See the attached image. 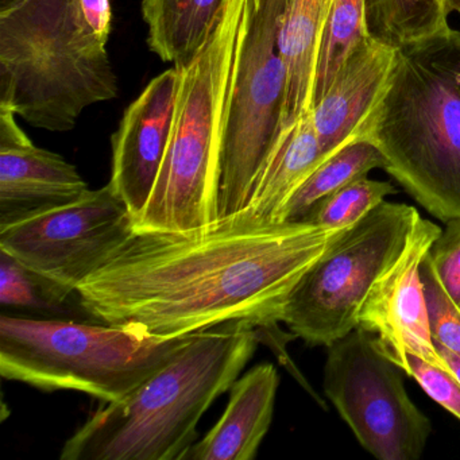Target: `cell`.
Returning <instances> with one entry per match:
<instances>
[{
    "label": "cell",
    "mask_w": 460,
    "mask_h": 460,
    "mask_svg": "<svg viewBox=\"0 0 460 460\" xmlns=\"http://www.w3.org/2000/svg\"><path fill=\"white\" fill-rule=\"evenodd\" d=\"M349 227L262 223L244 211L187 231H134L77 287L102 323L182 336L227 323L277 327L296 285Z\"/></svg>",
    "instance_id": "cell-1"
},
{
    "label": "cell",
    "mask_w": 460,
    "mask_h": 460,
    "mask_svg": "<svg viewBox=\"0 0 460 460\" xmlns=\"http://www.w3.org/2000/svg\"><path fill=\"white\" fill-rule=\"evenodd\" d=\"M111 25V0H23L0 14V106L33 128L74 130L119 93Z\"/></svg>",
    "instance_id": "cell-2"
},
{
    "label": "cell",
    "mask_w": 460,
    "mask_h": 460,
    "mask_svg": "<svg viewBox=\"0 0 460 460\" xmlns=\"http://www.w3.org/2000/svg\"><path fill=\"white\" fill-rule=\"evenodd\" d=\"M252 325L199 331L122 400L103 402L64 444L61 460H182L207 409L257 349Z\"/></svg>",
    "instance_id": "cell-3"
},
{
    "label": "cell",
    "mask_w": 460,
    "mask_h": 460,
    "mask_svg": "<svg viewBox=\"0 0 460 460\" xmlns=\"http://www.w3.org/2000/svg\"><path fill=\"white\" fill-rule=\"evenodd\" d=\"M363 137L430 215L460 219V31L448 28L395 49Z\"/></svg>",
    "instance_id": "cell-4"
},
{
    "label": "cell",
    "mask_w": 460,
    "mask_h": 460,
    "mask_svg": "<svg viewBox=\"0 0 460 460\" xmlns=\"http://www.w3.org/2000/svg\"><path fill=\"white\" fill-rule=\"evenodd\" d=\"M244 4L227 0L203 48L176 66L181 76L171 139L137 233H187L219 219L226 103Z\"/></svg>",
    "instance_id": "cell-5"
},
{
    "label": "cell",
    "mask_w": 460,
    "mask_h": 460,
    "mask_svg": "<svg viewBox=\"0 0 460 460\" xmlns=\"http://www.w3.org/2000/svg\"><path fill=\"white\" fill-rule=\"evenodd\" d=\"M192 336H157L133 325L4 314L0 374L45 392L77 390L112 402L130 394Z\"/></svg>",
    "instance_id": "cell-6"
},
{
    "label": "cell",
    "mask_w": 460,
    "mask_h": 460,
    "mask_svg": "<svg viewBox=\"0 0 460 460\" xmlns=\"http://www.w3.org/2000/svg\"><path fill=\"white\" fill-rule=\"evenodd\" d=\"M288 0H246L223 128L219 219L249 203L282 131L288 74L279 31Z\"/></svg>",
    "instance_id": "cell-7"
},
{
    "label": "cell",
    "mask_w": 460,
    "mask_h": 460,
    "mask_svg": "<svg viewBox=\"0 0 460 460\" xmlns=\"http://www.w3.org/2000/svg\"><path fill=\"white\" fill-rule=\"evenodd\" d=\"M419 212L384 201L349 228L296 285L282 323L309 346H331L358 328L374 281L401 254Z\"/></svg>",
    "instance_id": "cell-8"
},
{
    "label": "cell",
    "mask_w": 460,
    "mask_h": 460,
    "mask_svg": "<svg viewBox=\"0 0 460 460\" xmlns=\"http://www.w3.org/2000/svg\"><path fill=\"white\" fill-rule=\"evenodd\" d=\"M401 368L362 328L328 346L324 392L366 451L379 460H417L429 419L403 386Z\"/></svg>",
    "instance_id": "cell-9"
},
{
    "label": "cell",
    "mask_w": 460,
    "mask_h": 460,
    "mask_svg": "<svg viewBox=\"0 0 460 460\" xmlns=\"http://www.w3.org/2000/svg\"><path fill=\"white\" fill-rule=\"evenodd\" d=\"M133 234V217L109 182L74 203L0 223V250L76 293Z\"/></svg>",
    "instance_id": "cell-10"
},
{
    "label": "cell",
    "mask_w": 460,
    "mask_h": 460,
    "mask_svg": "<svg viewBox=\"0 0 460 460\" xmlns=\"http://www.w3.org/2000/svg\"><path fill=\"white\" fill-rule=\"evenodd\" d=\"M441 228L417 217L408 242L394 262L368 290L358 314V328L374 336L379 351L408 374V357L446 367L430 331L421 263Z\"/></svg>",
    "instance_id": "cell-11"
},
{
    "label": "cell",
    "mask_w": 460,
    "mask_h": 460,
    "mask_svg": "<svg viewBox=\"0 0 460 460\" xmlns=\"http://www.w3.org/2000/svg\"><path fill=\"white\" fill-rule=\"evenodd\" d=\"M179 66L158 75L126 109L112 136L110 184L125 201L134 225L149 203L171 139L180 88Z\"/></svg>",
    "instance_id": "cell-12"
},
{
    "label": "cell",
    "mask_w": 460,
    "mask_h": 460,
    "mask_svg": "<svg viewBox=\"0 0 460 460\" xmlns=\"http://www.w3.org/2000/svg\"><path fill=\"white\" fill-rule=\"evenodd\" d=\"M90 190L76 166L36 146L0 106V223L74 203Z\"/></svg>",
    "instance_id": "cell-13"
},
{
    "label": "cell",
    "mask_w": 460,
    "mask_h": 460,
    "mask_svg": "<svg viewBox=\"0 0 460 460\" xmlns=\"http://www.w3.org/2000/svg\"><path fill=\"white\" fill-rule=\"evenodd\" d=\"M395 49L366 37L349 53L325 95L312 107L325 157L363 137L366 123L389 84Z\"/></svg>",
    "instance_id": "cell-14"
},
{
    "label": "cell",
    "mask_w": 460,
    "mask_h": 460,
    "mask_svg": "<svg viewBox=\"0 0 460 460\" xmlns=\"http://www.w3.org/2000/svg\"><path fill=\"white\" fill-rule=\"evenodd\" d=\"M279 376L271 363L255 366L231 386L230 401L215 427L182 460H252L273 420Z\"/></svg>",
    "instance_id": "cell-15"
},
{
    "label": "cell",
    "mask_w": 460,
    "mask_h": 460,
    "mask_svg": "<svg viewBox=\"0 0 460 460\" xmlns=\"http://www.w3.org/2000/svg\"><path fill=\"white\" fill-rule=\"evenodd\" d=\"M325 158L309 110L282 128L242 211L258 222L282 223L285 207Z\"/></svg>",
    "instance_id": "cell-16"
},
{
    "label": "cell",
    "mask_w": 460,
    "mask_h": 460,
    "mask_svg": "<svg viewBox=\"0 0 460 460\" xmlns=\"http://www.w3.org/2000/svg\"><path fill=\"white\" fill-rule=\"evenodd\" d=\"M331 0H288L279 48L288 74L282 128L312 110L314 68Z\"/></svg>",
    "instance_id": "cell-17"
},
{
    "label": "cell",
    "mask_w": 460,
    "mask_h": 460,
    "mask_svg": "<svg viewBox=\"0 0 460 460\" xmlns=\"http://www.w3.org/2000/svg\"><path fill=\"white\" fill-rule=\"evenodd\" d=\"M227 0H142L147 45L165 63L184 66L217 28Z\"/></svg>",
    "instance_id": "cell-18"
},
{
    "label": "cell",
    "mask_w": 460,
    "mask_h": 460,
    "mask_svg": "<svg viewBox=\"0 0 460 460\" xmlns=\"http://www.w3.org/2000/svg\"><path fill=\"white\" fill-rule=\"evenodd\" d=\"M385 166L384 155L370 139H352L325 158L296 190L282 212V222H301L323 199Z\"/></svg>",
    "instance_id": "cell-19"
},
{
    "label": "cell",
    "mask_w": 460,
    "mask_h": 460,
    "mask_svg": "<svg viewBox=\"0 0 460 460\" xmlns=\"http://www.w3.org/2000/svg\"><path fill=\"white\" fill-rule=\"evenodd\" d=\"M447 0H365L367 36L393 49L447 31Z\"/></svg>",
    "instance_id": "cell-20"
},
{
    "label": "cell",
    "mask_w": 460,
    "mask_h": 460,
    "mask_svg": "<svg viewBox=\"0 0 460 460\" xmlns=\"http://www.w3.org/2000/svg\"><path fill=\"white\" fill-rule=\"evenodd\" d=\"M366 37L365 0H331L317 50L312 107L322 101L349 53Z\"/></svg>",
    "instance_id": "cell-21"
},
{
    "label": "cell",
    "mask_w": 460,
    "mask_h": 460,
    "mask_svg": "<svg viewBox=\"0 0 460 460\" xmlns=\"http://www.w3.org/2000/svg\"><path fill=\"white\" fill-rule=\"evenodd\" d=\"M66 288L23 265L0 250V301L2 305L37 311H63L68 300Z\"/></svg>",
    "instance_id": "cell-22"
},
{
    "label": "cell",
    "mask_w": 460,
    "mask_h": 460,
    "mask_svg": "<svg viewBox=\"0 0 460 460\" xmlns=\"http://www.w3.org/2000/svg\"><path fill=\"white\" fill-rule=\"evenodd\" d=\"M395 192L390 182L363 177L323 199L304 220L324 227H351Z\"/></svg>",
    "instance_id": "cell-23"
},
{
    "label": "cell",
    "mask_w": 460,
    "mask_h": 460,
    "mask_svg": "<svg viewBox=\"0 0 460 460\" xmlns=\"http://www.w3.org/2000/svg\"><path fill=\"white\" fill-rule=\"evenodd\" d=\"M421 279L433 341L460 358V306L444 289L428 254L421 263Z\"/></svg>",
    "instance_id": "cell-24"
},
{
    "label": "cell",
    "mask_w": 460,
    "mask_h": 460,
    "mask_svg": "<svg viewBox=\"0 0 460 460\" xmlns=\"http://www.w3.org/2000/svg\"><path fill=\"white\" fill-rule=\"evenodd\" d=\"M433 401L460 420V379L447 363L446 367L430 365L416 355L408 357V374Z\"/></svg>",
    "instance_id": "cell-25"
},
{
    "label": "cell",
    "mask_w": 460,
    "mask_h": 460,
    "mask_svg": "<svg viewBox=\"0 0 460 460\" xmlns=\"http://www.w3.org/2000/svg\"><path fill=\"white\" fill-rule=\"evenodd\" d=\"M428 257L452 300L460 306V219L448 220Z\"/></svg>",
    "instance_id": "cell-26"
},
{
    "label": "cell",
    "mask_w": 460,
    "mask_h": 460,
    "mask_svg": "<svg viewBox=\"0 0 460 460\" xmlns=\"http://www.w3.org/2000/svg\"><path fill=\"white\" fill-rule=\"evenodd\" d=\"M436 347H438V351H440V354L443 355V358L444 359H446V362L448 363V366L449 367H451V370L454 371L455 376H456L457 378L460 379V358L456 357V355H455L454 352L449 351V349L438 346V344H436Z\"/></svg>",
    "instance_id": "cell-27"
},
{
    "label": "cell",
    "mask_w": 460,
    "mask_h": 460,
    "mask_svg": "<svg viewBox=\"0 0 460 460\" xmlns=\"http://www.w3.org/2000/svg\"><path fill=\"white\" fill-rule=\"evenodd\" d=\"M23 0H0V14L14 9L18 4H22Z\"/></svg>",
    "instance_id": "cell-28"
},
{
    "label": "cell",
    "mask_w": 460,
    "mask_h": 460,
    "mask_svg": "<svg viewBox=\"0 0 460 460\" xmlns=\"http://www.w3.org/2000/svg\"><path fill=\"white\" fill-rule=\"evenodd\" d=\"M447 9H448L449 14L455 12L460 15V0H447Z\"/></svg>",
    "instance_id": "cell-29"
}]
</instances>
